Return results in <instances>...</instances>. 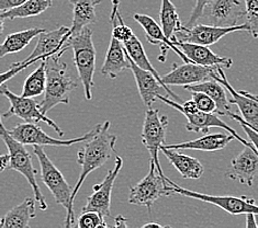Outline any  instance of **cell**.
Returning a JSON list of instances; mask_svg holds the SVG:
<instances>
[{
    "label": "cell",
    "instance_id": "obj_1",
    "mask_svg": "<svg viewBox=\"0 0 258 228\" xmlns=\"http://www.w3.org/2000/svg\"><path fill=\"white\" fill-rule=\"evenodd\" d=\"M111 123L109 121L100 124L98 132L93 137L85 141V146L77 153V163L81 165L82 171L78 180L73 189L71 202L74 204L79 189L82 188L85 179L96 169L102 167L111 158L115 150L116 136L109 132Z\"/></svg>",
    "mask_w": 258,
    "mask_h": 228
},
{
    "label": "cell",
    "instance_id": "obj_2",
    "mask_svg": "<svg viewBox=\"0 0 258 228\" xmlns=\"http://www.w3.org/2000/svg\"><path fill=\"white\" fill-rule=\"evenodd\" d=\"M60 57L62 55H53L45 59L46 84L44 98L39 103L41 111L45 114L58 104H69L71 92L77 87V83L70 76L67 66Z\"/></svg>",
    "mask_w": 258,
    "mask_h": 228
},
{
    "label": "cell",
    "instance_id": "obj_21",
    "mask_svg": "<svg viewBox=\"0 0 258 228\" xmlns=\"http://www.w3.org/2000/svg\"><path fill=\"white\" fill-rule=\"evenodd\" d=\"M127 69H130V60L123 43L111 36L106 58L101 67V73L103 76L114 79Z\"/></svg>",
    "mask_w": 258,
    "mask_h": 228
},
{
    "label": "cell",
    "instance_id": "obj_3",
    "mask_svg": "<svg viewBox=\"0 0 258 228\" xmlns=\"http://www.w3.org/2000/svg\"><path fill=\"white\" fill-rule=\"evenodd\" d=\"M65 45H69L73 51L74 64L84 87L86 100H91L96 70V48L93 41V30L89 27L84 28L79 33L70 36Z\"/></svg>",
    "mask_w": 258,
    "mask_h": 228
},
{
    "label": "cell",
    "instance_id": "obj_26",
    "mask_svg": "<svg viewBox=\"0 0 258 228\" xmlns=\"http://www.w3.org/2000/svg\"><path fill=\"white\" fill-rule=\"evenodd\" d=\"M159 150L164 154L166 158L173 164L174 167L185 179H199L204 174V166L197 158L175 149L165 148L164 146H161Z\"/></svg>",
    "mask_w": 258,
    "mask_h": 228
},
{
    "label": "cell",
    "instance_id": "obj_45",
    "mask_svg": "<svg viewBox=\"0 0 258 228\" xmlns=\"http://www.w3.org/2000/svg\"><path fill=\"white\" fill-rule=\"evenodd\" d=\"M3 31H4V19L0 17V34L3 33Z\"/></svg>",
    "mask_w": 258,
    "mask_h": 228
},
{
    "label": "cell",
    "instance_id": "obj_37",
    "mask_svg": "<svg viewBox=\"0 0 258 228\" xmlns=\"http://www.w3.org/2000/svg\"><path fill=\"white\" fill-rule=\"evenodd\" d=\"M225 116H229V118H231V119L241 123V125H242V127L244 129V132L246 133V135H247L248 138H249V141H250L251 144H253V146L255 147V149L258 153V132L255 131L254 128H251L249 125H247L246 123L244 122V120L241 118V116H239V114H236L234 112H232V111H229V112L226 113Z\"/></svg>",
    "mask_w": 258,
    "mask_h": 228
},
{
    "label": "cell",
    "instance_id": "obj_11",
    "mask_svg": "<svg viewBox=\"0 0 258 228\" xmlns=\"http://www.w3.org/2000/svg\"><path fill=\"white\" fill-rule=\"evenodd\" d=\"M249 32V28L246 22L242 24H237L234 27H216L211 24H200L196 23L192 27L187 28L182 27L181 32L176 35V39L182 42L195 43V44L210 46L216 44L224 36L234 32Z\"/></svg>",
    "mask_w": 258,
    "mask_h": 228
},
{
    "label": "cell",
    "instance_id": "obj_14",
    "mask_svg": "<svg viewBox=\"0 0 258 228\" xmlns=\"http://www.w3.org/2000/svg\"><path fill=\"white\" fill-rule=\"evenodd\" d=\"M211 77L217 79L219 83L224 86V88L230 92L232 97L230 103L237 106L239 112H241V118L244 120V122L258 132V101L245 94L243 90L238 92L233 88L229 79L226 78L222 67L218 66Z\"/></svg>",
    "mask_w": 258,
    "mask_h": 228
},
{
    "label": "cell",
    "instance_id": "obj_16",
    "mask_svg": "<svg viewBox=\"0 0 258 228\" xmlns=\"http://www.w3.org/2000/svg\"><path fill=\"white\" fill-rule=\"evenodd\" d=\"M225 176L231 180H237L248 187L253 186L258 176V153L255 147L245 146L243 151L231 162Z\"/></svg>",
    "mask_w": 258,
    "mask_h": 228
},
{
    "label": "cell",
    "instance_id": "obj_28",
    "mask_svg": "<svg viewBox=\"0 0 258 228\" xmlns=\"http://www.w3.org/2000/svg\"><path fill=\"white\" fill-rule=\"evenodd\" d=\"M43 31L44 29L31 28L7 35V38L0 44V58H3L6 55L21 52Z\"/></svg>",
    "mask_w": 258,
    "mask_h": 228
},
{
    "label": "cell",
    "instance_id": "obj_25",
    "mask_svg": "<svg viewBox=\"0 0 258 228\" xmlns=\"http://www.w3.org/2000/svg\"><path fill=\"white\" fill-rule=\"evenodd\" d=\"M123 45H124L125 51H126V53L128 55V57H130L133 60V63L135 65L139 66L140 68L145 69V70H149L152 73H154V75L157 77V79L164 86L166 94H167L173 100H175L177 102H182L181 98L179 96H178L177 94H175V92L171 90L169 87H167V86H165L163 84L162 77L159 76V73L154 68V66L151 64V61L149 60V58H147V55L145 53L144 46H143L142 43H141V41L137 38V35L133 34L132 38L130 40H127L125 43H123Z\"/></svg>",
    "mask_w": 258,
    "mask_h": 228
},
{
    "label": "cell",
    "instance_id": "obj_38",
    "mask_svg": "<svg viewBox=\"0 0 258 228\" xmlns=\"http://www.w3.org/2000/svg\"><path fill=\"white\" fill-rule=\"evenodd\" d=\"M210 2L211 0H195L194 9H192L191 15H190L189 20L187 21V24H186L187 28L192 27L194 24H196L197 21L200 19V18H202L205 8L207 7V5Z\"/></svg>",
    "mask_w": 258,
    "mask_h": 228
},
{
    "label": "cell",
    "instance_id": "obj_12",
    "mask_svg": "<svg viewBox=\"0 0 258 228\" xmlns=\"http://www.w3.org/2000/svg\"><path fill=\"white\" fill-rule=\"evenodd\" d=\"M123 167V159L121 156H116L114 160V167L108 172L102 182L94 186V192L88 196L87 203L83 207V212L94 211L99 213L103 218L111 215V195L116 177Z\"/></svg>",
    "mask_w": 258,
    "mask_h": 228
},
{
    "label": "cell",
    "instance_id": "obj_34",
    "mask_svg": "<svg viewBox=\"0 0 258 228\" xmlns=\"http://www.w3.org/2000/svg\"><path fill=\"white\" fill-rule=\"evenodd\" d=\"M77 226L79 228H106L109 225L106 223V220L101 216L99 213L94 211L83 212L81 216L78 217Z\"/></svg>",
    "mask_w": 258,
    "mask_h": 228
},
{
    "label": "cell",
    "instance_id": "obj_42",
    "mask_svg": "<svg viewBox=\"0 0 258 228\" xmlns=\"http://www.w3.org/2000/svg\"><path fill=\"white\" fill-rule=\"evenodd\" d=\"M115 227H127V219L125 217L119 215L115 217Z\"/></svg>",
    "mask_w": 258,
    "mask_h": 228
},
{
    "label": "cell",
    "instance_id": "obj_20",
    "mask_svg": "<svg viewBox=\"0 0 258 228\" xmlns=\"http://www.w3.org/2000/svg\"><path fill=\"white\" fill-rule=\"evenodd\" d=\"M128 60H130V70L133 73L135 83H137L141 99H142L145 106L150 108L153 103L156 102L157 97L162 95V90H165L164 86L154 73L140 68L139 66L133 63V60L130 57H128Z\"/></svg>",
    "mask_w": 258,
    "mask_h": 228
},
{
    "label": "cell",
    "instance_id": "obj_39",
    "mask_svg": "<svg viewBox=\"0 0 258 228\" xmlns=\"http://www.w3.org/2000/svg\"><path fill=\"white\" fill-rule=\"evenodd\" d=\"M27 0H0V11H5L11 8H15L17 6L23 4ZM72 3L73 0H70Z\"/></svg>",
    "mask_w": 258,
    "mask_h": 228
},
{
    "label": "cell",
    "instance_id": "obj_19",
    "mask_svg": "<svg viewBox=\"0 0 258 228\" xmlns=\"http://www.w3.org/2000/svg\"><path fill=\"white\" fill-rule=\"evenodd\" d=\"M133 19L137 21L144 30L145 38L147 42L151 43L153 45L161 46L163 55H166V52L170 48V50H173L174 53L177 54L178 56L182 59V61H185V63L190 61L187 58L186 55L180 51V48L177 47L173 43V41L165 35L162 27L159 26V24L153 19L152 17L143 15V14H135L133 16Z\"/></svg>",
    "mask_w": 258,
    "mask_h": 228
},
{
    "label": "cell",
    "instance_id": "obj_31",
    "mask_svg": "<svg viewBox=\"0 0 258 228\" xmlns=\"http://www.w3.org/2000/svg\"><path fill=\"white\" fill-rule=\"evenodd\" d=\"M46 84V63L45 59L41 60L40 66L36 68L31 75H29L24 80L22 87L23 97L34 98L44 94Z\"/></svg>",
    "mask_w": 258,
    "mask_h": 228
},
{
    "label": "cell",
    "instance_id": "obj_40",
    "mask_svg": "<svg viewBox=\"0 0 258 228\" xmlns=\"http://www.w3.org/2000/svg\"><path fill=\"white\" fill-rule=\"evenodd\" d=\"M245 216H246V228H257L256 227V217H255V214L254 213H247L245 214Z\"/></svg>",
    "mask_w": 258,
    "mask_h": 228
},
{
    "label": "cell",
    "instance_id": "obj_13",
    "mask_svg": "<svg viewBox=\"0 0 258 228\" xmlns=\"http://www.w3.org/2000/svg\"><path fill=\"white\" fill-rule=\"evenodd\" d=\"M202 16L211 26L234 27L245 19V8L239 0H211Z\"/></svg>",
    "mask_w": 258,
    "mask_h": 228
},
{
    "label": "cell",
    "instance_id": "obj_22",
    "mask_svg": "<svg viewBox=\"0 0 258 228\" xmlns=\"http://www.w3.org/2000/svg\"><path fill=\"white\" fill-rule=\"evenodd\" d=\"M232 140H235V137L232 134L217 133V134H206L194 140L185 141L180 144L163 145L165 148L169 149H190L200 151H219L229 145Z\"/></svg>",
    "mask_w": 258,
    "mask_h": 228
},
{
    "label": "cell",
    "instance_id": "obj_8",
    "mask_svg": "<svg viewBox=\"0 0 258 228\" xmlns=\"http://www.w3.org/2000/svg\"><path fill=\"white\" fill-rule=\"evenodd\" d=\"M168 183L166 181V176L159 174L155 164L150 160V169L147 175L130 188L128 203L134 205L145 206L151 212L152 206L155 202L163 196H168L170 193L167 189Z\"/></svg>",
    "mask_w": 258,
    "mask_h": 228
},
{
    "label": "cell",
    "instance_id": "obj_30",
    "mask_svg": "<svg viewBox=\"0 0 258 228\" xmlns=\"http://www.w3.org/2000/svg\"><path fill=\"white\" fill-rule=\"evenodd\" d=\"M159 20H161V27L164 33L168 39L171 40L181 32L183 24L181 23L179 15H178L175 5L171 0H162Z\"/></svg>",
    "mask_w": 258,
    "mask_h": 228
},
{
    "label": "cell",
    "instance_id": "obj_36",
    "mask_svg": "<svg viewBox=\"0 0 258 228\" xmlns=\"http://www.w3.org/2000/svg\"><path fill=\"white\" fill-rule=\"evenodd\" d=\"M41 60H42V58H34V59H31V60L24 59L22 61H19V63H14L7 71L0 73V87H2L4 84L7 83L8 80L11 79L14 76H16L19 72L23 71L24 69L28 68V67L32 66L33 64L36 63V61H41Z\"/></svg>",
    "mask_w": 258,
    "mask_h": 228
},
{
    "label": "cell",
    "instance_id": "obj_17",
    "mask_svg": "<svg viewBox=\"0 0 258 228\" xmlns=\"http://www.w3.org/2000/svg\"><path fill=\"white\" fill-rule=\"evenodd\" d=\"M69 31L70 28L64 26L52 31H43L38 35L39 40L34 50L26 58V60H31L34 58L46 59L53 55H63L66 51L70 50V46L65 45Z\"/></svg>",
    "mask_w": 258,
    "mask_h": 228
},
{
    "label": "cell",
    "instance_id": "obj_24",
    "mask_svg": "<svg viewBox=\"0 0 258 228\" xmlns=\"http://www.w3.org/2000/svg\"><path fill=\"white\" fill-rule=\"evenodd\" d=\"M183 88L190 92H194V91L204 92V94L212 98L217 104L216 114L218 115L225 116L226 113L229 112V111H231V103H230V99L227 98V95H226V89L224 88V86L222 84L218 82L217 79L211 77L210 79L204 80V82L185 86Z\"/></svg>",
    "mask_w": 258,
    "mask_h": 228
},
{
    "label": "cell",
    "instance_id": "obj_46",
    "mask_svg": "<svg viewBox=\"0 0 258 228\" xmlns=\"http://www.w3.org/2000/svg\"><path fill=\"white\" fill-rule=\"evenodd\" d=\"M255 217H256V227L258 228V214H255Z\"/></svg>",
    "mask_w": 258,
    "mask_h": 228
},
{
    "label": "cell",
    "instance_id": "obj_5",
    "mask_svg": "<svg viewBox=\"0 0 258 228\" xmlns=\"http://www.w3.org/2000/svg\"><path fill=\"white\" fill-rule=\"evenodd\" d=\"M0 138L4 140V143L8 149V168L20 172V174L27 179V181L33 190L35 202L39 203L41 211H46L47 203L45 201L44 194L42 193V191L39 187L38 181H36L38 170L34 168L32 157L26 148V145L19 143V141L16 140L14 137L10 136L8 129L5 127L2 121V113H0Z\"/></svg>",
    "mask_w": 258,
    "mask_h": 228
},
{
    "label": "cell",
    "instance_id": "obj_32",
    "mask_svg": "<svg viewBox=\"0 0 258 228\" xmlns=\"http://www.w3.org/2000/svg\"><path fill=\"white\" fill-rule=\"evenodd\" d=\"M112 10L110 15V22L112 26V36L121 43H125L132 38L134 32L132 29L126 26L120 12V0H111Z\"/></svg>",
    "mask_w": 258,
    "mask_h": 228
},
{
    "label": "cell",
    "instance_id": "obj_29",
    "mask_svg": "<svg viewBox=\"0 0 258 228\" xmlns=\"http://www.w3.org/2000/svg\"><path fill=\"white\" fill-rule=\"evenodd\" d=\"M53 5V0H27L23 4L5 11H0L3 19L14 20L17 18H30L41 15Z\"/></svg>",
    "mask_w": 258,
    "mask_h": 228
},
{
    "label": "cell",
    "instance_id": "obj_4",
    "mask_svg": "<svg viewBox=\"0 0 258 228\" xmlns=\"http://www.w3.org/2000/svg\"><path fill=\"white\" fill-rule=\"evenodd\" d=\"M33 151L40 163L42 181L51 191L56 203L66 209L65 227L70 228L74 226V224H75V214H74V204H72L71 202L73 189L67 183L62 171L48 158L42 146L34 145Z\"/></svg>",
    "mask_w": 258,
    "mask_h": 228
},
{
    "label": "cell",
    "instance_id": "obj_33",
    "mask_svg": "<svg viewBox=\"0 0 258 228\" xmlns=\"http://www.w3.org/2000/svg\"><path fill=\"white\" fill-rule=\"evenodd\" d=\"M245 22L249 28V33L253 38H258V0H244Z\"/></svg>",
    "mask_w": 258,
    "mask_h": 228
},
{
    "label": "cell",
    "instance_id": "obj_15",
    "mask_svg": "<svg viewBox=\"0 0 258 228\" xmlns=\"http://www.w3.org/2000/svg\"><path fill=\"white\" fill-rule=\"evenodd\" d=\"M216 68L217 67L197 65L191 61H187L182 65L174 64L171 70L162 76V82L167 87L169 86H182V87H185L188 85L210 79Z\"/></svg>",
    "mask_w": 258,
    "mask_h": 228
},
{
    "label": "cell",
    "instance_id": "obj_44",
    "mask_svg": "<svg viewBox=\"0 0 258 228\" xmlns=\"http://www.w3.org/2000/svg\"><path fill=\"white\" fill-rule=\"evenodd\" d=\"M243 92H245V94L248 95V96H249V97H251V98H254L255 100H257V101H258V96H257V95H253V94H250V92H247V91H245V90H243Z\"/></svg>",
    "mask_w": 258,
    "mask_h": 228
},
{
    "label": "cell",
    "instance_id": "obj_18",
    "mask_svg": "<svg viewBox=\"0 0 258 228\" xmlns=\"http://www.w3.org/2000/svg\"><path fill=\"white\" fill-rule=\"evenodd\" d=\"M174 44L180 48V51L186 55L187 58L197 65L207 66V67H222V68L229 69L233 66V59L230 57L220 56V55L213 53L210 48L206 45L195 44V43L182 42L175 38L171 39Z\"/></svg>",
    "mask_w": 258,
    "mask_h": 228
},
{
    "label": "cell",
    "instance_id": "obj_35",
    "mask_svg": "<svg viewBox=\"0 0 258 228\" xmlns=\"http://www.w3.org/2000/svg\"><path fill=\"white\" fill-rule=\"evenodd\" d=\"M191 97H192L194 102L196 103L197 109L201 111V112L216 113L217 104L212 98H210L208 95L200 91L191 92Z\"/></svg>",
    "mask_w": 258,
    "mask_h": 228
},
{
    "label": "cell",
    "instance_id": "obj_27",
    "mask_svg": "<svg viewBox=\"0 0 258 228\" xmlns=\"http://www.w3.org/2000/svg\"><path fill=\"white\" fill-rule=\"evenodd\" d=\"M35 217V200L26 198L19 205L12 207L0 218V228H26Z\"/></svg>",
    "mask_w": 258,
    "mask_h": 228
},
{
    "label": "cell",
    "instance_id": "obj_6",
    "mask_svg": "<svg viewBox=\"0 0 258 228\" xmlns=\"http://www.w3.org/2000/svg\"><path fill=\"white\" fill-rule=\"evenodd\" d=\"M166 181L168 183L167 189L170 195L179 194L182 196H186V198L196 199L206 203H210V204H213L220 208H222L223 211H225L226 213H229L231 215H241V214H247V213L258 214V205L255 203L256 201L254 199L247 198V196L209 195V194L199 193V192H196V191L181 188L174 181H171L167 177H166Z\"/></svg>",
    "mask_w": 258,
    "mask_h": 228
},
{
    "label": "cell",
    "instance_id": "obj_7",
    "mask_svg": "<svg viewBox=\"0 0 258 228\" xmlns=\"http://www.w3.org/2000/svg\"><path fill=\"white\" fill-rule=\"evenodd\" d=\"M0 94L7 98L10 103V108L2 114V118L9 119L11 116H18V118H20L27 123L44 122L48 126L52 127L60 137H63L65 135V132L56 123L48 118L45 113L42 112L40 109V104L35 102V100H33L32 98L18 96L14 94L11 90H9L6 84H4L0 87Z\"/></svg>",
    "mask_w": 258,
    "mask_h": 228
},
{
    "label": "cell",
    "instance_id": "obj_43",
    "mask_svg": "<svg viewBox=\"0 0 258 228\" xmlns=\"http://www.w3.org/2000/svg\"><path fill=\"white\" fill-rule=\"evenodd\" d=\"M147 227H158V228H162V227H164L163 225H161V224H157V223H149V224H145V225H143V228H147Z\"/></svg>",
    "mask_w": 258,
    "mask_h": 228
},
{
    "label": "cell",
    "instance_id": "obj_41",
    "mask_svg": "<svg viewBox=\"0 0 258 228\" xmlns=\"http://www.w3.org/2000/svg\"><path fill=\"white\" fill-rule=\"evenodd\" d=\"M9 165V155L8 154H0V172H3Z\"/></svg>",
    "mask_w": 258,
    "mask_h": 228
},
{
    "label": "cell",
    "instance_id": "obj_10",
    "mask_svg": "<svg viewBox=\"0 0 258 228\" xmlns=\"http://www.w3.org/2000/svg\"><path fill=\"white\" fill-rule=\"evenodd\" d=\"M100 124L96 125L90 132L83 135L81 137L72 138V139H57L53 138L43 131V129L36 124V123H21L9 129L8 133L11 137H14L16 140L23 145H39V146H72L78 143H85L86 140L91 138L98 132Z\"/></svg>",
    "mask_w": 258,
    "mask_h": 228
},
{
    "label": "cell",
    "instance_id": "obj_23",
    "mask_svg": "<svg viewBox=\"0 0 258 228\" xmlns=\"http://www.w3.org/2000/svg\"><path fill=\"white\" fill-rule=\"evenodd\" d=\"M101 0H73V19L72 26L66 36V41L70 36L75 35L81 31L97 22L96 7Z\"/></svg>",
    "mask_w": 258,
    "mask_h": 228
},
{
    "label": "cell",
    "instance_id": "obj_9",
    "mask_svg": "<svg viewBox=\"0 0 258 228\" xmlns=\"http://www.w3.org/2000/svg\"><path fill=\"white\" fill-rule=\"evenodd\" d=\"M167 127V116L159 114V111L157 109H152L150 107L146 110L141 138H142V144L147 151L150 153V160L155 164L158 172L163 177H165V175L162 170L161 163H159L158 151L161 146L166 144L165 139Z\"/></svg>",
    "mask_w": 258,
    "mask_h": 228
}]
</instances>
